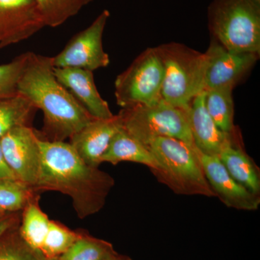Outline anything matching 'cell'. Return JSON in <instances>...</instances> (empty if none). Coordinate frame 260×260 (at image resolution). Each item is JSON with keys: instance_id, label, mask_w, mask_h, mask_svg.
<instances>
[{"instance_id": "obj_1", "label": "cell", "mask_w": 260, "mask_h": 260, "mask_svg": "<svg viewBox=\"0 0 260 260\" xmlns=\"http://www.w3.org/2000/svg\"><path fill=\"white\" fill-rule=\"evenodd\" d=\"M39 146L40 172L34 191L68 195L81 219L100 211L114 186V179L84 162L70 143L40 138Z\"/></svg>"}, {"instance_id": "obj_2", "label": "cell", "mask_w": 260, "mask_h": 260, "mask_svg": "<svg viewBox=\"0 0 260 260\" xmlns=\"http://www.w3.org/2000/svg\"><path fill=\"white\" fill-rule=\"evenodd\" d=\"M18 93L42 111L47 140L64 141L94 119L56 79L49 56L27 52Z\"/></svg>"}, {"instance_id": "obj_3", "label": "cell", "mask_w": 260, "mask_h": 260, "mask_svg": "<svg viewBox=\"0 0 260 260\" xmlns=\"http://www.w3.org/2000/svg\"><path fill=\"white\" fill-rule=\"evenodd\" d=\"M146 147L159 164L158 170L152 172L174 192L215 197L203 172L196 146L177 138L159 137Z\"/></svg>"}, {"instance_id": "obj_4", "label": "cell", "mask_w": 260, "mask_h": 260, "mask_svg": "<svg viewBox=\"0 0 260 260\" xmlns=\"http://www.w3.org/2000/svg\"><path fill=\"white\" fill-rule=\"evenodd\" d=\"M208 26L214 40L227 50L260 54V3L256 0H213Z\"/></svg>"}, {"instance_id": "obj_5", "label": "cell", "mask_w": 260, "mask_h": 260, "mask_svg": "<svg viewBox=\"0 0 260 260\" xmlns=\"http://www.w3.org/2000/svg\"><path fill=\"white\" fill-rule=\"evenodd\" d=\"M156 49L164 67L162 99L174 107L186 109L205 90L206 54L174 42Z\"/></svg>"}, {"instance_id": "obj_6", "label": "cell", "mask_w": 260, "mask_h": 260, "mask_svg": "<svg viewBox=\"0 0 260 260\" xmlns=\"http://www.w3.org/2000/svg\"><path fill=\"white\" fill-rule=\"evenodd\" d=\"M186 109L174 107L162 99L152 105L122 109L118 114L122 127L145 147L159 137L177 138L195 146Z\"/></svg>"}, {"instance_id": "obj_7", "label": "cell", "mask_w": 260, "mask_h": 260, "mask_svg": "<svg viewBox=\"0 0 260 260\" xmlns=\"http://www.w3.org/2000/svg\"><path fill=\"white\" fill-rule=\"evenodd\" d=\"M164 67L156 47L148 48L116 77V104L122 108L152 105L162 99Z\"/></svg>"}, {"instance_id": "obj_8", "label": "cell", "mask_w": 260, "mask_h": 260, "mask_svg": "<svg viewBox=\"0 0 260 260\" xmlns=\"http://www.w3.org/2000/svg\"><path fill=\"white\" fill-rule=\"evenodd\" d=\"M110 17L104 10L90 25L72 38L55 56L51 57L54 68H75L90 71L107 68L109 54L103 47V34Z\"/></svg>"}, {"instance_id": "obj_9", "label": "cell", "mask_w": 260, "mask_h": 260, "mask_svg": "<svg viewBox=\"0 0 260 260\" xmlns=\"http://www.w3.org/2000/svg\"><path fill=\"white\" fill-rule=\"evenodd\" d=\"M37 133L29 126L10 130L0 139L5 160L18 180L34 190L41 167V149Z\"/></svg>"}, {"instance_id": "obj_10", "label": "cell", "mask_w": 260, "mask_h": 260, "mask_svg": "<svg viewBox=\"0 0 260 260\" xmlns=\"http://www.w3.org/2000/svg\"><path fill=\"white\" fill-rule=\"evenodd\" d=\"M205 90L218 88H234L259 57L255 53L234 52L227 50L213 41L208 50Z\"/></svg>"}, {"instance_id": "obj_11", "label": "cell", "mask_w": 260, "mask_h": 260, "mask_svg": "<svg viewBox=\"0 0 260 260\" xmlns=\"http://www.w3.org/2000/svg\"><path fill=\"white\" fill-rule=\"evenodd\" d=\"M44 27L34 0H0V49L26 40Z\"/></svg>"}, {"instance_id": "obj_12", "label": "cell", "mask_w": 260, "mask_h": 260, "mask_svg": "<svg viewBox=\"0 0 260 260\" xmlns=\"http://www.w3.org/2000/svg\"><path fill=\"white\" fill-rule=\"evenodd\" d=\"M198 156L210 187L229 208L253 211L259 208V195L241 185L229 174L218 156L207 155L198 149Z\"/></svg>"}, {"instance_id": "obj_13", "label": "cell", "mask_w": 260, "mask_h": 260, "mask_svg": "<svg viewBox=\"0 0 260 260\" xmlns=\"http://www.w3.org/2000/svg\"><path fill=\"white\" fill-rule=\"evenodd\" d=\"M121 127L119 114L109 119H93L70 138V143L84 162L98 168L113 136Z\"/></svg>"}, {"instance_id": "obj_14", "label": "cell", "mask_w": 260, "mask_h": 260, "mask_svg": "<svg viewBox=\"0 0 260 260\" xmlns=\"http://www.w3.org/2000/svg\"><path fill=\"white\" fill-rule=\"evenodd\" d=\"M56 79L68 89L94 119H109L114 114L95 85L93 72L75 68H54Z\"/></svg>"}, {"instance_id": "obj_15", "label": "cell", "mask_w": 260, "mask_h": 260, "mask_svg": "<svg viewBox=\"0 0 260 260\" xmlns=\"http://www.w3.org/2000/svg\"><path fill=\"white\" fill-rule=\"evenodd\" d=\"M195 146L202 153L218 156L225 145L234 140V132L225 133L214 122L205 107V92H201L186 109Z\"/></svg>"}, {"instance_id": "obj_16", "label": "cell", "mask_w": 260, "mask_h": 260, "mask_svg": "<svg viewBox=\"0 0 260 260\" xmlns=\"http://www.w3.org/2000/svg\"><path fill=\"white\" fill-rule=\"evenodd\" d=\"M124 161L143 164L151 171L159 169L158 161L148 148L121 127L113 136L107 150L103 155L102 164L109 162L116 165Z\"/></svg>"}, {"instance_id": "obj_17", "label": "cell", "mask_w": 260, "mask_h": 260, "mask_svg": "<svg viewBox=\"0 0 260 260\" xmlns=\"http://www.w3.org/2000/svg\"><path fill=\"white\" fill-rule=\"evenodd\" d=\"M218 158L234 180L251 192L259 195L260 178L257 168L235 140L224 146Z\"/></svg>"}, {"instance_id": "obj_18", "label": "cell", "mask_w": 260, "mask_h": 260, "mask_svg": "<svg viewBox=\"0 0 260 260\" xmlns=\"http://www.w3.org/2000/svg\"><path fill=\"white\" fill-rule=\"evenodd\" d=\"M23 210L19 228L20 237L32 249L41 252L51 220L41 209L37 200H30Z\"/></svg>"}, {"instance_id": "obj_19", "label": "cell", "mask_w": 260, "mask_h": 260, "mask_svg": "<svg viewBox=\"0 0 260 260\" xmlns=\"http://www.w3.org/2000/svg\"><path fill=\"white\" fill-rule=\"evenodd\" d=\"M233 89L228 87L205 90L207 111L219 129L225 133L235 130Z\"/></svg>"}, {"instance_id": "obj_20", "label": "cell", "mask_w": 260, "mask_h": 260, "mask_svg": "<svg viewBox=\"0 0 260 260\" xmlns=\"http://www.w3.org/2000/svg\"><path fill=\"white\" fill-rule=\"evenodd\" d=\"M36 108L20 93L0 101V139L10 130L28 126Z\"/></svg>"}, {"instance_id": "obj_21", "label": "cell", "mask_w": 260, "mask_h": 260, "mask_svg": "<svg viewBox=\"0 0 260 260\" xmlns=\"http://www.w3.org/2000/svg\"><path fill=\"white\" fill-rule=\"evenodd\" d=\"M45 26H59L93 0H34Z\"/></svg>"}, {"instance_id": "obj_22", "label": "cell", "mask_w": 260, "mask_h": 260, "mask_svg": "<svg viewBox=\"0 0 260 260\" xmlns=\"http://www.w3.org/2000/svg\"><path fill=\"white\" fill-rule=\"evenodd\" d=\"M34 191L19 180L0 181V212L7 214L23 210L32 200Z\"/></svg>"}, {"instance_id": "obj_23", "label": "cell", "mask_w": 260, "mask_h": 260, "mask_svg": "<svg viewBox=\"0 0 260 260\" xmlns=\"http://www.w3.org/2000/svg\"><path fill=\"white\" fill-rule=\"evenodd\" d=\"M79 237L76 233L51 220L41 252L47 259H56L68 251Z\"/></svg>"}, {"instance_id": "obj_24", "label": "cell", "mask_w": 260, "mask_h": 260, "mask_svg": "<svg viewBox=\"0 0 260 260\" xmlns=\"http://www.w3.org/2000/svg\"><path fill=\"white\" fill-rule=\"evenodd\" d=\"M112 254V246L108 243L80 237L57 260H104Z\"/></svg>"}, {"instance_id": "obj_25", "label": "cell", "mask_w": 260, "mask_h": 260, "mask_svg": "<svg viewBox=\"0 0 260 260\" xmlns=\"http://www.w3.org/2000/svg\"><path fill=\"white\" fill-rule=\"evenodd\" d=\"M12 228L0 239V260H47L42 253L32 249Z\"/></svg>"}, {"instance_id": "obj_26", "label": "cell", "mask_w": 260, "mask_h": 260, "mask_svg": "<svg viewBox=\"0 0 260 260\" xmlns=\"http://www.w3.org/2000/svg\"><path fill=\"white\" fill-rule=\"evenodd\" d=\"M27 52L13 61L0 65V101L18 93L19 78L26 61Z\"/></svg>"}, {"instance_id": "obj_27", "label": "cell", "mask_w": 260, "mask_h": 260, "mask_svg": "<svg viewBox=\"0 0 260 260\" xmlns=\"http://www.w3.org/2000/svg\"><path fill=\"white\" fill-rule=\"evenodd\" d=\"M18 221V217L13 213L6 214L4 216L0 218V239L10 229L16 226Z\"/></svg>"}, {"instance_id": "obj_28", "label": "cell", "mask_w": 260, "mask_h": 260, "mask_svg": "<svg viewBox=\"0 0 260 260\" xmlns=\"http://www.w3.org/2000/svg\"><path fill=\"white\" fill-rule=\"evenodd\" d=\"M5 180H18V179L7 164L2 150L1 145H0V181Z\"/></svg>"}, {"instance_id": "obj_29", "label": "cell", "mask_w": 260, "mask_h": 260, "mask_svg": "<svg viewBox=\"0 0 260 260\" xmlns=\"http://www.w3.org/2000/svg\"><path fill=\"white\" fill-rule=\"evenodd\" d=\"M104 260H124L123 259H121V258L118 257V256H116L114 255V254H112V255L108 256L107 259H105Z\"/></svg>"}, {"instance_id": "obj_30", "label": "cell", "mask_w": 260, "mask_h": 260, "mask_svg": "<svg viewBox=\"0 0 260 260\" xmlns=\"http://www.w3.org/2000/svg\"><path fill=\"white\" fill-rule=\"evenodd\" d=\"M7 214H8V213H7ZM5 215H6V214L1 213V212H0V218H2V217L4 216Z\"/></svg>"}, {"instance_id": "obj_31", "label": "cell", "mask_w": 260, "mask_h": 260, "mask_svg": "<svg viewBox=\"0 0 260 260\" xmlns=\"http://www.w3.org/2000/svg\"><path fill=\"white\" fill-rule=\"evenodd\" d=\"M47 260H57V258H56V259H47Z\"/></svg>"}, {"instance_id": "obj_32", "label": "cell", "mask_w": 260, "mask_h": 260, "mask_svg": "<svg viewBox=\"0 0 260 260\" xmlns=\"http://www.w3.org/2000/svg\"><path fill=\"white\" fill-rule=\"evenodd\" d=\"M256 1L259 2V3H260V0H256Z\"/></svg>"}]
</instances>
